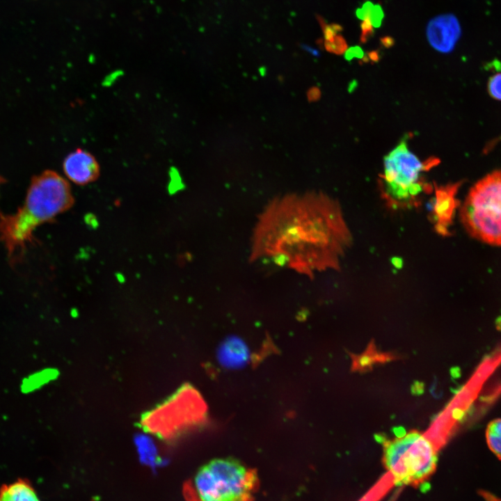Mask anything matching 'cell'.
Masks as SVG:
<instances>
[{"label": "cell", "mask_w": 501, "mask_h": 501, "mask_svg": "<svg viewBox=\"0 0 501 501\" xmlns=\"http://www.w3.org/2000/svg\"><path fill=\"white\" fill-rule=\"evenodd\" d=\"M352 244L338 200L323 193L290 195L273 200L261 212L250 256L312 278L339 271Z\"/></svg>", "instance_id": "6da1fadb"}, {"label": "cell", "mask_w": 501, "mask_h": 501, "mask_svg": "<svg viewBox=\"0 0 501 501\" xmlns=\"http://www.w3.org/2000/svg\"><path fill=\"white\" fill-rule=\"evenodd\" d=\"M74 199L69 182L47 170L33 177L25 201L14 214L0 212V240L12 264L20 262L27 246L33 244L34 230L68 210Z\"/></svg>", "instance_id": "7a4b0ae2"}, {"label": "cell", "mask_w": 501, "mask_h": 501, "mask_svg": "<svg viewBox=\"0 0 501 501\" xmlns=\"http://www.w3.org/2000/svg\"><path fill=\"white\" fill-rule=\"evenodd\" d=\"M259 485L255 470L232 458L202 466L188 484L189 501H253Z\"/></svg>", "instance_id": "3957f363"}, {"label": "cell", "mask_w": 501, "mask_h": 501, "mask_svg": "<svg viewBox=\"0 0 501 501\" xmlns=\"http://www.w3.org/2000/svg\"><path fill=\"white\" fill-rule=\"evenodd\" d=\"M383 441V461L397 485L418 486L434 472L438 446L427 434L413 430Z\"/></svg>", "instance_id": "277c9868"}, {"label": "cell", "mask_w": 501, "mask_h": 501, "mask_svg": "<svg viewBox=\"0 0 501 501\" xmlns=\"http://www.w3.org/2000/svg\"><path fill=\"white\" fill-rule=\"evenodd\" d=\"M460 218L472 237L501 246V170L487 175L470 189Z\"/></svg>", "instance_id": "5b68a950"}, {"label": "cell", "mask_w": 501, "mask_h": 501, "mask_svg": "<svg viewBox=\"0 0 501 501\" xmlns=\"http://www.w3.org/2000/svg\"><path fill=\"white\" fill-rule=\"evenodd\" d=\"M438 163L436 158L422 162L408 150L406 138L400 141L384 157V173L379 179L381 194L386 207L392 211L420 207L409 191L413 185L424 180L422 172Z\"/></svg>", "instance_id": "8992f818"}, {"label": "cell", "mask_w": 501, "mask_h": 501, "mask_svg": "<svg viewBox=\"0 0 501 501\" xmlns=\"http://www.w3.org/2000/svg\"><path fill=\"white\" fill-rule=\"evenodd\" d=\"M203 409L199 395L192 388L186 386L146 413L141 424L150 434L169 438L196 424Z\"/></svg>", "instance_id": "52a82bcc"}, {"label": "cell", "mask_w": 501, "mask_h": 501, "mask_svg": "<svg viewBox=\"0 0 501 501\" xmlns=\"http://www.w3.org/2000/svg\"><path fill=\"white\" fill-rule=\"evenodd\" d=\"M461 182L438 185L434 183L435 198L433 207V222L435 231L444 237L450 235L449 227L460 202L456 196Z\"/></svg>", "instance_id": "ba28073f"}, {"label": "cell", "mask_w": 501, "mask_h": 501, "mask_svg": "<svg viewBox=\"0 0 501 501\" xmlns=\"http://www.w3.org/2000/svg\"><path fill=\"white\" fill-rule=\"evenodd\" d=\"M63 170L70 181L81 186L96 181L100 174V166L96 158L81 148L76 149L65 157Z\"/></svg>", "instance_id": "9c48e42d"}, {"label": "cell", "mask_w": 501, "mask_h": 501, "mask_svg": "<svg viewBox=\"0 0 501 501\" xmlns=\"http://www.w3.org/2000/svg\"><path fill=\"white\" fill-rule=\"evenodd\" d=\"M426 33L434 49L449 53L454 49L461 35V27L454 15L445 14L432 18L427 24Z\"/></svg>", "instance_id": "30bf717a"}, {"label": "cell", "mask_w": 501, "mask_h": 501, "mask_svg": "<svg viewBox=\"0 0 501 501\" xmlns=\"http://www.w3.org/2000/svg\"><path fill=\"white\" fill-rule=\"evenodd\" d=\"M0 501H40L28 479L18 478L0 487Z\"/></svg>", "instance_id": "8fae6325"}, {"label": "cell", "mask_w": 501, "mask_h": 501, "mask_svg": "<svg viewBox=\"0 0 501 501\" xmlns=\"http://www.w3.org/2000/svg\"><path fill=\"white\" fill-rule=\"evenodd\" d=\"M219 359L228 367H239L248 360V351L240 340L230 339L225 341L218 352Z\"/></svg>", "instance_id": "7c38bea8"}, {"label": "cell", "mask_w": 501, "mask_h": 501, "mask_svg": "<svg viewBox=\"0 0 501 501\" xmlns=\"http://www.w3.org/2000/svg\"><path fill=\"white\" fill-rule=\"evenodd\" d=\"M137 451L141 461L145 465L155 467L161 460L154 441L148 436H140L136 440Z\"/></svg>", "instance_id": "4fadbf2b"}, {"label": "cell", "mask_w": 501, "mask_h": 501, "mask_svg": "<svg viewBox=\"0 0 501 501\" xmlns=\"http://www.w3.org/2000/svg\"><path fill=\"white\" fill-rule=\"evenodd\" d=\"M486 439L491 451L501 459V418L495 419L488 423Z\"/></svg>", "instance_id": "5bb4252c"}, {"label": "cell", "mask_w": 501, "mask_h": 501, "mask_svg": "<svg viewBox=\"0 0 501 501\" xmlns=\"http://www.w3.org/2000/svg\"><path fill=\"white\" fill-rule=\"evenodd\" d=\"M392 356L385 353H379L375 349H371L369 346L367 351L360 356L353 358V369H368L376 362H384L390 360Z\"/></svg>", "instance_id": "9a60e30c"}, {"label": "cell", "mask_w": 501, "mask_h": 501, "mask_svg": "<svg viewBox=\"0 0 501 501\" xmlns=\"http://www.w3.org/2000/svg\"><path fill=\"white\" fill-rule=\"evenodd\" d=\"M324 47L329 52L340 55L347 51V45L345 39L339 33L332 40L324 41Z\"/></svg>", "instance_id": "2e32d148"}, {"label": "cell", "mask_w": 501, "mask_h": 501, "mask_svg": "<svg viewBox=\"0 0 501 501\" xmlns=\"http://www.w3.org/2000/svg\"><path fill=\"white\" fill-rule=\"evenodd\" d=\"M487 87L489 95L493 99L501 101V72L490 77Z\"/></svg>", "instance_id": "e0dca14e"}, {"label": "cell", "mask_w": 501, "mask_h": 501, "mask_svg": "<svg viewBox=\"0 0 501 501\" xmlns=\"http://www.w3.org/2000/svg\"><path fill=\"white\" fill-rule=\"evenodd\" d=\"M384 17V13L382 8L379 4H374L369 14V20L374 28H379Z\"/></svg>", "instance_id": "ac0fdd59"}, {"label": "cell", "mask_w": 501, "mask_h": 501, "mask_svg": "<svg viewBox=\"0 0 501 501\" xmlns=\"http://www.w3.org/2000/svg\"><path fill=\"white\" fill-rule=\"evenodd\" d=\"M360 28H361V35H360V42L363 43L366 42L372 35L374 33V27L369 20V18L364 19L361 24H360Z\"/></svg>", "instance_id": "d6986e66"}, {"label": "cell", "mask_w": 501, "mask_h": 501, "mask_svg": "<svg viewBox=\"0 0 501 501\" xmlns=\"http://www.w3.org/2000/svg\"><path fill=\"white\" fill-rule=\"evenodd\" d=\"M373 6L374 4L371 1H366L360 8L356 10V15L357 17L361 20L369 18Z\"/></svg>", "instance_id": "ffe728a7"}, {"label": "cell", "mask_w": 501, "mask_h": 501, "mask_svg": "<svg viewBox=\"0 0 501 501\" xmlns=\"http://www.w3.org/2000/svg\"><path fill=\"white\" fill-rule=\"evenodd\" d=\"M344 57L347 61H350L353 58H361L364 57V54L360 47L355 46L349 48L346 51Z\"/></svg>", "instance_id": "44dd1931"}, {"label": "cell", "mask_w": 501, "mask_h": 501, "mask_svg": "<svg viewBox=\"0 0 501 501\" xmlns=\"http://www.w3.org/2000/svg\"><path fill=\"white\" fill-rule=\"evenodd\" d=\"M381 42L382 45H384V47H388V48L392 46L395 43L394 39L390 36H385L384 38H382L381 39Z\"/></svg>", "instance_id": "7402d4cb"}, {"label": "cell", "mask_w": 501, "mask_h": 501, "mask_svg": "<svg viewBox=\"0 0 501 501\" xmlns=\"http://www.w3.org/2000/svg\"><path fill=\"white\" fill-rule=\"evenodd\" d=\"M372 61H377L379 60V52L377 51H372L368 53L367 56Z\"/></svg>", "instance_id": "603a6c76"}, {"label": "cell", "mask_w": 501, "mask_h": 501, "mask_svg": "<svg viewBox=\"0 0 501 501\" xmlns=\"http://www.w3.org/2000/svg\"><path fill=\"white\" fill-rule=\"evenodd\" d=\"M394 431L397 437H401L406 434L404 429L401 427L395 428Z\"/></svg>", "instance_id": "cb8c5ba5"}, {"label": "cell", "mask_w": 501, "mask_h": 501, "mask_svg": "<svg viewBox=\"0 0 501 501\" xmlns=\"http://www.w3.org/2000/svg\"><path fill=\"white\" fill-rule=\"evenodd\" d=\"M303 47L305 49L310 51L311 53H312V54H315V55H319V53H318V51H317L316 49H312V48H311V47H308L307 45H303Z\"/></svg>", "instance_id": "d4e9b609"}]
</instances>
